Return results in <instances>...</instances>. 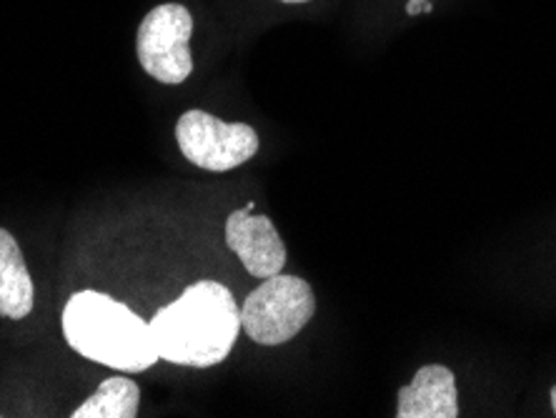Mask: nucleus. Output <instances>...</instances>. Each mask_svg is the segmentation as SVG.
<instances>
[{
  "label": "nucleus",
  "instance_id": "f257e3e1",
  "mask_svg": "<svg viewBox=\"0 0 556 418\" xmlns=\"http://www.w3.org/2000/svg\"><path fill=\"white\" fill-rule=\"evenodd\" d=\"M159 356L176 366L208 368L231 354L241 329V308L218 281H195L149 321Z\"/></svg>",
  "mask_w": 556,
  "mask_h": 418
},
{
  "label": "nucleus",
  "instance_id": "f03ea898",
  "mask_svg": "<svg viewBox=\"0 0 556 418\" xmlns=\"http://www.w3.org/2000/svg\"><path fill=\"white\" fill-rule=\"evenodd\" d=\"M61 326L76 354L116 371H146L161 358L149 321L109 293H73L63 308Z\"/></svg>",
  "mask_w": 556,
  "mask_h": 418
},
{
  "label": "nucleus",
  "instance_id": "7ed1b4c3",
  "mask_svg": "<svg viewBox=\"0 0 556 418\" xmlns=\"http://www.w3.org/2000/svg\"><path fill=\"white\" fill-rule=\"evenodd\" d=\"M316 314V296L308 281L276 274L264 278L241 306V329L258 346L291 341Z\"/></svg>",
  "mask_w": 556,
  "mask_h": 418
},
{
  "label": "nucleus",
  "instance_id": "20e7f679",
  "mask_svg": "<svg viewBox=\"0 0 556 418\" xmlns=\"http://www.w3.org/2000/svg\"><path fill=\"white\" fill-rule=\"evenodd\" d=\"M176 141L186 161L214 174L243 166L261 145L249 123H224L206 111L184 113L176 123Z\"/></svg>",
  "mask_w": 556,
  "mask_h": 418
},
{
  "label": "nucleus",
  "instance_id": "39448f33",
  "mask_svg": "<svg viewBox=\"0 0 556 418\" xmlns=\"http://www.w3.org/2000/svg\"><path fill=\"white\" fill-rule=\"evenodd\" d=\"M191 33L193 18L184 5L166 3L153 8L136 36V51L143 71L159 84H184L193 71L191 48H188Z\"/></svg>",
  "mask_w": 556,
  "mask_h": 418
},
{
  "label": "nucleus",
  "instance_id": "423d86ee",
  "mask_svg": "<svg viewBox=\"0 0 556 418\" xmlns=\"http://www.w3.org/2000/svg\"><path fill=\"white\" fill-rule=\"evenodd\" d=\"M226 245L251 276L268 278L281 274L286 266V245L271 218L239 208L226 220Z\"/></svg>",
  "mask_w": 556,
  "mask_h": 418
},
{
  "label": "nucleus",
  "instance_id": "0eeeda50",
  "mask_svg": "<svg viewBox=\"0 0 556 418\" xmlns=\"http://www.w3.org/2000/svg\"><path fill=\"white\" fill-rule=\"evenodd\" d=\"M459 416V391L446 366H424L412 383L399 389L396 418H456Z\"/></svg>",
  "mask_w": 556,
  "mask_h": 418
},
{
  "label": "nucleus",
  "instance_id": "6e6552de",
  "mask_svg": "<svg viewBox=\"0 0 556 418\" xmlns=\"http://www.w3.org/2000/svg\"><path fill=\"white\" fill-rule=\"evenodd\" d=\"M36 303V286L13 233L0 228V316L23 321Z\"/></svg>",
  "mask_w": 556,
  "mask_h": 418
},
{
  "label": "nucleus",
  "instance_id": "1a4fd4ad",
  "mask_svg": "<svg viewBox=\"0 0 556 418\" xmlns=\"http://www.w3.org/2000/svg\"><path fill=\"white\" fill-rule=\"evenodd\" d=\"M141 404V389L126 376H111L88 401H84L73 418H136Z\"/></svg>",
  "mask_w": 556,
  "mask_h": 418
},
{
  "label": "nucleus",
  "instance_id": "9d476101",
  "mask_svg": "<svg viewBox=\"0 0 556 418\" xmlns=\"http://www.w3.org/2000/svg\"><path fill=\"white\" fill-rule=\"evenodd\" d=\"M431 3H433V0H408V5H406V13H408V15L431 13Z\"/></svg>",
  "mask_w": 556,
  "mask_h": 418
},
{
  "label": "nucleus",
  "instance_id": "9b49d317",
  "mask_svg": "<svg viewBox=\"0 0 556 418\" xmlns=\"http://www.w3.org/2000/svg\"><path fill=\"white\" fill-rule=\"evenodd\" d=\"M552 408H554V416H556V387L552 389Z\"/></svg>",
  "mask_w": 556,
  "mask_h": 418
},
{
  "label": "nucleus",
  "instance_id": "f8f14e48",
  "mask_svg": "<svg viewBox=\"0 0 556 418\" xmlns=\"http://www.w3.org/2000/svg\"><path fill=\"white\" fill-rule=\"evenodd\" d=\"M281 3H306V0H281Z\"/></svg>",
  "mask_w": 556,
  "mask_h": 418
}]
</instances>
